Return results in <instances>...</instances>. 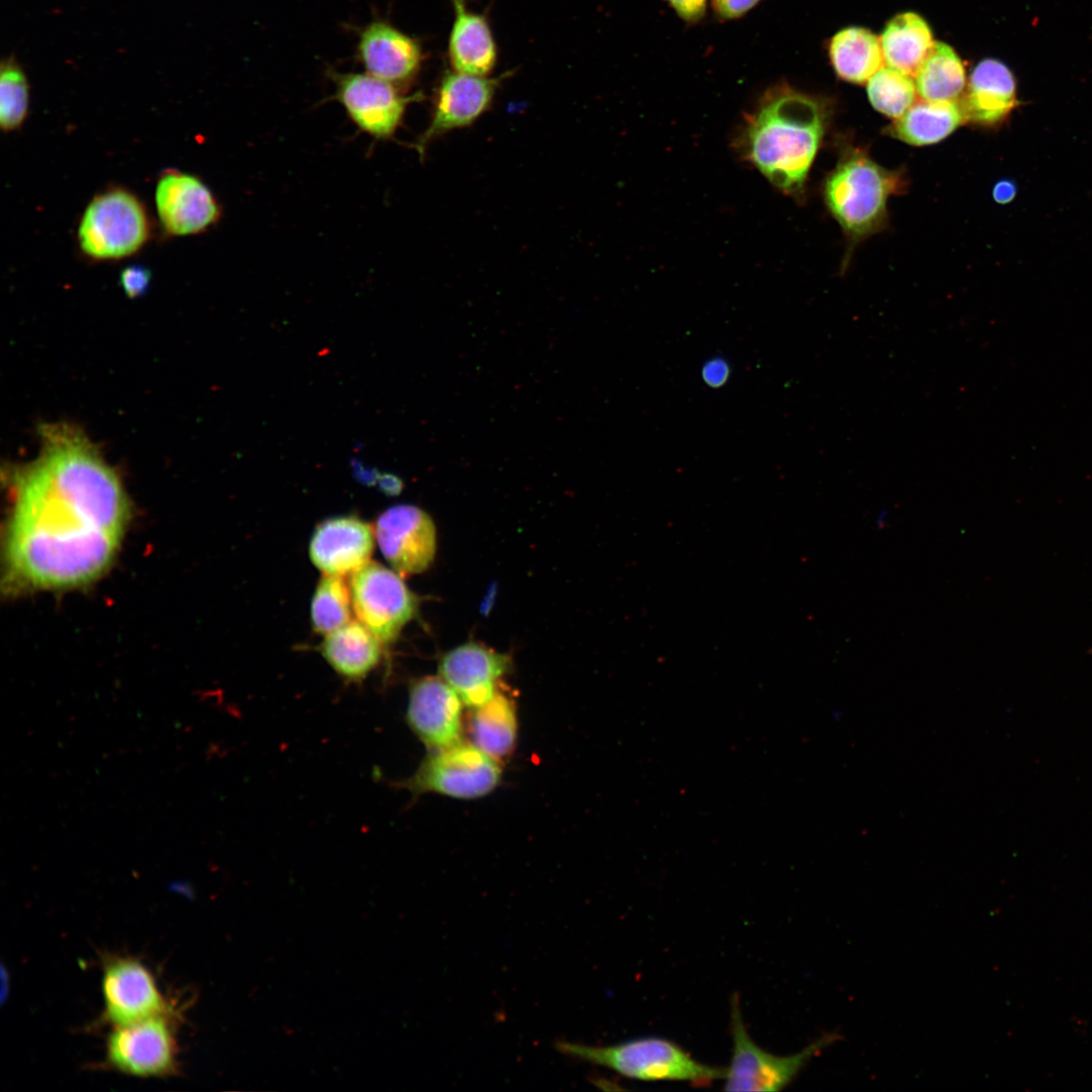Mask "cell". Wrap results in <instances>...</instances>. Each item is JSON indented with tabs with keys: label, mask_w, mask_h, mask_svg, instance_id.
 I'll return each instance as SVG.
<instances>
[{
	"label": "cell",
	"mask_w": 1092,
	"mask_h": 1092,
	"mask_svg": "<svg viewBox=\"0 0 1092 1092\" xmlns=\"http://www.w3.org/2000/svg\"><path fill=\"white\" fill-rule=\"evenodd\" d=\"M35 459L15 470L5 541L9 586L64 589L111 566L129 518L119 477L79 430H40Z\"/></svg>",
	"instance_id": "obj_1"
},
{
	"label": "cell",
	"mask_w": 1092,
	"mask_h": 1092,
	"mask_svg": "<svg viewBox=\"0 0 1092 1092\" xmlns=\"http://www.w3.org/2000/svg\"><path fill=\"white\" fill-rule=\"evenodd\" d=\"M827 104L787 82L767 88L744 114L733 146L771 185L802 195L828 124Z\"/></svg>",
	"instance_id": "obj_2"
},
{
	"label": "cell",
	"mask_w": 1092,
	"mask_h": 1092,
	"mask_svg": "<svg viewBox=\"0 0 1092 1092\" xmlns=\"http://www.w3.org/2000/svg\"><path fill=\"white\" fill-rule=\"evenodd\" d=\"M905 185L900 172L882 167L859 149L841 155L825 179L823 196L847 238L849 250L885 226L888 200Z\"/></svg>",
	"instance_id": "obj_3"
},
{
	"label": "cell",
	"mask_w": 1092,
	"mask_h": 1092,
	"mask_svg": "<svg viewBox=\"0 0 1092 1092\" xmlns=\"http://www.w3.org/2000/svg\"><path fill=\"white\" fill-rule=\"evenodd\" d=\"M560 1054L642 1081H679L704 1086L722 1079L725 1068L693 1058L677 1043L661 1037H642L611 1045H587L558 1040Z\"/></svg>",
	"instance_id": "obj_4"
},
{
	"label": "cell",
	"mask_w": 1092,
	"mask_h": 1092,
	"mask_svg": "<svg viewBox=\"0 0 1092 1092\" xmlns=\"http://www.w3.org/2000/svg\"><path fill=\"white\" fill-rule=\"evenodd\" d=\"M151 237L143 202L115 187L95 195L81 216L77 240L82 253L95 261H114L141 251Z\"/></svg>",
	"instance_id": "obj_5"
},
{
	"label": "cell",
	"mask_w": 1092,
	"mask_h": 1092,
	"mask_svg": "<svg viewBox=\"0 0 1092 1092\" xmlns=\"http://www.w3.org/2000/svg\"><path fill=\"white\" fill-rule=\"evenodd\" d=\"M730 1003L732 1053L723 1078L727 1091L783 1090L812 1058L840 1038L839 1034H824L796 1054L778 1056L763 1050L751 1038L742 1018L738 995H733Z\"/></svg>",
	"instance_id": "obj_6"
},
{
	"label": "cell",
	"mask_w": 1092,
	"mask_h": 1092,
	"mask_svg": "<svg viewBox=\"0 0 1092 1092\" xmlns=\"http://www.w3.org/2000/svg\"><path fill=\"white\" fill-rule=\"evenodd\" d=\"M502 779L499 762L463 741L431 751L398 787L414 795L435 793L455 799H476L492 792Z\"/></svg>",
	"instance_id": "obj_7"
},
{
	"label": "cell",
	"mask_w": 1092,
	"mask_h": 1092,
	"mask_svg": "<svg viewBox=\"0 0 1092 1092\" xmlns=\"http://www.w3.org/2000/svg\"><path fill=\"white\" fill-rule=\"evenodd\" d=\"M349 585L356 617L381 643L395 640L416 614L418 599L402 576L376 561L353 571Z\"/></svg>",
	"instance_id": "obj_8"
},
{
	"label": "cell",
	"mask_w": 1092,
	"mask_h": 1092,
	"mask_svg": "<svg viewBox=\"0 0 1092 1092\" xmlns=\"http://www.w3.org/2000/svg\"><path fill=\"white\" fill-rule=\"evenodd\" d=\"M335 84L333 96L356 126L375 140L393 138L406 108L423 99L417 92L406 95L397 87L367 73L330 72Z\"/></svg>",
	"instance_id": "obj_9"
},
{
	"label": "cell",
	"mask_w": 1092,
	"mask_h": 1092,
	"mask_svg": "<svg viewBox=\"0 0 1092 1092\" xmlns=\"http://www.w3.org/2000/svg\"><path fill=\"white\" fill-rule=\"evenodd\" d=\"M177 1053L175 1030L167 1013L115 1026L106 1041L109 1065L136 1077L175 1074Z\"/></svg>",
	"instance_id": "obj_10"
},
{
	"label": "cell",
	"mask_w": 1092,
	"mask_h": 1092,
	"mask_svg": "<svg viewBox=\"0 0 1092 1092\" xmlns=\"http://www.w3.org/2000/svg\"><path fill=\"white\" fill-rule=\"evenodd\" d=\"M155 205L161 228L173 237L204 233L221 217L220 204L210 188L197 176L179 170L161 174Z\"/></svg>",
	"instance_id": "obj_11"
},
{
	"label": "cell",
	"mask_w": 1092,
	"mask_h": 1092,
	"mask_svg": "<svg viewBox=\"0 0 1092 1092\" xmlns=\"http://www.w3.org/2000/svg\"><path fill=\"white\" fill-rule=\"evenodd\" d=\"M374 532L384 558L402 577L425 571L435 558V524L417 506L388 508L378 517Z\"/></svg>",
	"instance_id": "obj_12"
},
{
	"label": "cell",
	"mask_w": 1092,
	"mask_h": 1092,
	"mask_svg": "<svg viewBox=\"0 0 1092 1092\" xmlns=\"http://www.w3.org/2000/svg\"><path fill=\"white\" fill-rule=\"evenodd\" d=\"M463 706L440 675H427L410 686L405 720L428 749L439 750L463 741Z\"/></svg>",
	"instance_id": "obj_13"
},
{
	"label": "cell",
	"mask_w": 1092,
	"mask_h": 1092,
	"mask_svg": "<svg viewBox=\"0 0 1092 1092\" xmlns=\"http://www.w3.org/2000/svg\"><path fill=\"white\" fill-rule=\"evenodd\" d=\"M102 991L105 1016L114 1026L168 1012L153 974L132 958H115L105 964Z\"/></svg>",
	"instance_id": "obj_14"
},
{
	"label": "cell",
	"mask_w": 1092,
	"mask_h": 1092,
	"mask_svg": "<svg viewBox=\"0 0 1092 1092\" xmlns=\"http://www.w3.org/2000/svg\"><path fill=\"white\" fill-rule=\"evenodd\" d=\"M502 78L447 72L440 80L430 125L415 148L423 155L426 145L445 131L474 122L491 104Z\"/></svg>",
	"instance_id": "obj_15"
},
{
	"label": "cell",
	"mask_w": 1092,
	"mask_h": 1092,
	"mask_svg": "<svg viewBox=\"0 0 1092 1092\" xmlns=\"http://www.w3.org/2000/svg\"><path fill=\"white\" fill-rule=\"evenodd\" d=\"M357 56L367 74L398 89L417 78L424 61L418 39L381 19L360 31Z\"/></svg>",
	"instance_id": "obj_16"
},
{
	"label": "cell",
	"mask_w": 1092,
	"mask_h": 1092,
	"mask_svg": "<svg viewBox=\"0 0 1092 1092\" xmlns=\"http://www.w3.org/2000/svg\"><path fill=\"white\" fill-rule=\"evenodd\" d=\"M511 665L508 654L470 641L447 651L439 660L438 672L464 706L473 709L496 694Z\"/></svg>",
	"instance_id": "obj_17"
},
{
	"label": "cell",
	"mask_w": 1092,
	"mask_h": 1092,
	"mask_svg": "<svg viewBox=\"0 0 1092 1092\" xmlns=\"http://www.w3.org/2000/svg\"><path fill=\"white\" fill-rule=\"evenodd\" d=\"M375 532L357 517L330 518L320 523L309 542V557L324 574H351L373 552Z\"/></svg>",
	"instance_id": "obj_18"
},
{
	"label": "cell",
	"mask_w": 1092,
	"mask_h": 1092,
	"mask_svg": "<svg viewBox=\"0 0 1092 1092\" xmlns=\"http://www.w3.org/2000/svg\"><path fill=\"white\" fill-rule=\"evenodd\" d=\"M958 101L966 121L996 126L1018 103L1014 76L1003 63L983 60L974 68Z\"/></svg>",
	"instance_id": "obj_19"
},
{
	"label": "cell",
	"mask_w": 1092,
	"mask_h": 1092,
	"mask_svg": "<svg viewBox=\"0 0 1092 1092\" xmlns=\"http://www.w3.org/2000/svg\"><path fill=\"white\" fill-rule=\"evenodd\" d=\"M454 19L448 39L453 71L488 76L497 61L495 40L487 18L470 10L465 0H450Z\"/></svg>",
	"instance_id": "obj_20"
},
{
	"label": "cell",
	"mask_w": 1092,
	"mask_h": 1092,
	"mask_svg": "<svg viewBox=\"0 0 1092 1092\" xmlns=\"http://www.w3.org/2000/svg\"><path fill=\"white\" fill-rule=\"evenodd\" d=\"M380 643L359 620H350L326 635L321 650L326 661L337 673L348 680L359 681L379 663Z\"/></svg>",
	"instance_id": "obj_21"
},
{
	"label": "cell",
	"mask_w": 1092,
	"mask_h": 1092,
	"mask_svg": "<svg viewBox=\"0 0 1092 1092\" xmlns=\"http://www.w3.org/2000/svg\"><path fill=\"white\" fill-rule=\"evenodd\" d=\"M966 121L959 101H920L912 104L886 132L912 146L936 144Z\"/></svg>",
	"instance_id": "obj_22"
},
{
	"label": "cell",
	"mask_w": 1092,
	"mask_h": 1092,
	"mask_svg": "<svg viewBox=\"0 0 1092 1092\" xmlns=\"http://www.w3.org/2000/svg\"><path fill=\"white\" fill-rule=\"evenodd\" d=\"M471 710V743L498 762L508 757L518 735L516 707L510 697L498 690L488 702Z\"/></svg>",
	"instance_id": "obj_23"
},
{
	"label": "cell",
	"mask_w": 1092,
	"mask_h": 1092,
	"mask_svg": "<svg viewBox=\"0 0 1092 1092\" xmlns=\"http://www.w3.org/2000/svg\"><path fill=\"white\" fill-rule=\"evenodd\" d=\"M880 41L888 67L911 77L934 44L928 24L914 12H905L892 18Z\"/></svg>",
	"instance_id": "obj_24"
},
{
	"label": "cell",
	"mask_w": 1092,
	"mask_h": 1092,
	"mask_svg": "<svg viewBox=\"0 0 1092 1092\" xmlns=\"http://www.w3.org/2000/svg\"><path fill=\"white\" fill-rule=\"evenodd\" d=\"M828 53L837 76L854 84L868 82L883 66L881 41L862 27L838 31L829 42Z\"/></svg>",
	"instance_id": "obj_25"
},
{
	"label": "cell",
	"mask_w": 1092,
	"mask_h": 1092,
	"mask_svg": "<svg viewBox=\"0 0 1092 1092\" xmlns=\"http://www.w3.org/2000/svg\"><path fill=\"white\" fill-rule=\"evenodd\" d=\"M914 77L916 91L926 101H958L967 86L962 60L943 42H934Z\"/></svg>",
	"instance_id": "obj_26"
},
{
	"label": "cell",
	"mask_w": 1092,
	"mask_h": 1092,
	"mask_svg": "<svg viewBox=\"0 0 1092 1092\" xmlns=\"http://www.w3.org/2000/svg\"><path fill=\"white\" fill-rule=\"evenodd\" d=\"M350 585L342 575L325 574L318 581L310 608L313 630L328 635L351 620Z\"/></svg>",
	"instance_id": "obj_27"
},
{
	"label": "cell",
	"mask_w": 1092,
	"mask_h": 1092,
	"mask_svg": "<svg viewBox=\"0 0 1092 1092\" xmlns=\"http://www.w3.org/2000/svg\"><path fill=\"white\" fill-rule=\"evenodd\" d=\"M29 110V83L15 56L0 63V125L10 132L22 126Z\"/></svg>",
	"instance_id": "obj_28"
},
{
	"label": "cell",
	"mask_w": 1092,
	"mask_h": 1092,
	"mask_svg": "<svg viewBox=\"0 0 1092 1092\" xmlns=\"http://www.w3.org/2000/svg\"><path fill=\"white\" fill-rule=\"evenodd\" d=\"M867 91L879 112L897 119L913 104L916 87L911 76L887 67L868 81Z\"/></svg>",
	"instance_id": "obj_29"
},
{
	"label": "cell",
	"mask_w": 1092,
	"mask_h": 1092,
	"mask_svg": "<svg viewBox=\"0 0 1092 1092\" xmlns=\"http://www.w3.org/2000/svg\"><path fill=\"white\" fill-rule=\"evenodd\" d=\"M151 272L143 265L133 264L122 269L120 273V285L129 298L143 295L151 282Z\"/></svg>",
	"instance_id": "obj_30"
},
{
	"label": "cell",
	"mask_w": 1092,
	"mask_h": 1092,
	"mask_svg": "<svg viewBox=\"0 0 1092 1092\" xmlns=\"http://www.w3.org/2000/svg\"><path fill=\"white\" fill-rule=\"evenodd\" d=\"M761 0H711L713 11L721 20H733L744 16Z\"/></svg>",
	"instance_id": "obj_31"
},
{
	"label": "cell",
	"mask_w": 1092,
	"mask_h": 1092,
	"mask_svg": "<svg viewBox=\"0 0 1092 1092\" xmlns=\"http://www.w3.org/2000/svg\"><path fill=\"white\" fill-rule=\"evenodd\" d=\"M676 15L688 24H697L706 15L708 0H666Z\"/></svg>",
	"instance_id": "obj_32"
},
{
	"label": "cell",
	"mask_w": 1092,
	"mask_h": 1092,
	"mask_svg": "<svg viewBox=\"0 0 1092 1092\" xmlns=\"http://www.w3.org/2000/svg\"><path fill=\"white\" fill-rule=\"evenodd\" d=\"M729 375V364L721 357L711 358L703 365L702 377L705 383L713 388L724 385L728 380Z\"/></svg>",
	"instance_id": "obj_33"
},
{
	"label": "cell",
	"mask_w": 1092,
	"mask_h": 1092,
	"mask_svg": "<svg viewBox=\"0 0 1092 1092\" xmlns=\"http://www.w3.org/2000/svg\"><path fill=\"white\" fill-rule=\"evenodd\" d=\"M351 468L355 478L364 485L377 483L380 472L376 468L367 467L357 458L351 459Z\"/></svg>",
	"instance_id": "obj_34"
},
{
	"label": "cell",
	"mask_w": 1092,
	"mask_h": 1092,
	"mask_svg": "<svg viewBox=\"0 0 1092 1092\" xmlns=\"http://www.w3.org/2000/svg\"><path fill=\"white\" fill-rule=\"evenodd\" d=\"M377 484L380 491L389 496L398 495L404 486L399 476L389 472L380 473Z\"/></svg>",
	"instance_id": "obj_35"
},
{
	"label": "cell",
	"mask_w": 1092,
	"mask_h": 1092,
	"mask_svg": "<svg viewBox=\"0 0 1092 1092\" xmlns=\"http://www.w3.org/2000/svg\"><path fill=\"white\" fill-rule=\"evenodd\" d=\"M993 198L998 203H1008L1016 195V186L1012 181L1001 180L993 188Z\"/></svg>",
	"instance_id": "obj_36"
},
{
	"label": "cell",
	"mask_w": 1092,
	"mask_h": 1092,
	"mask_svg": "<svg viewBox=\"0 0 1092 1092\" xmlns=\"http://www.w3.org/2000/svg\"><path fill=\"white\" fill-rule=\"evenodd\" d=\"M887 517H888L887 511H882L880 513V515L877 518V527L878 528L882 529L885 526V524L887 522Z\"/></svg>",
	"instance_id": "obj_37"
}]
</instances>
